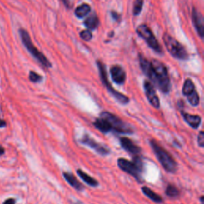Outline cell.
<instances>
[{
	"label": "cell",
	"mask_w": 204,
	"mask_h": 204,
	"mask_svg": "<svg viewBox=\"0 0 204 204\" xmlns=\"http://www.w3.org/2000/svg\"><path fill=\"white\" fill-rule=\"evenodd\" d=\"M163 41L167 51L172 57L183 61L188 59L189 55H188L186 48L174 37L171 36L168 33L165 32L163 34Z\"/></svg>",
	"instance_id": "277c9868"
},
{
	"label": "cell",
	"mask_w": 204,
	"mask_h": 204,
	"mask_svg": "<svg viewBox=\"0 0 204 204\" xmlns=\"http://www.w3.org/2000/svg\"><path fill=\"white\" fill-rule=\"evenodd\" d=\"M6 126V121L0 119V128H3Z\"/></svg>",
	"instance_id": "f546056e"
},
{
	"label": "cell",
	"mask_w": 204,
	"mask_h": 204,
	"mask_svg": "<svg viewBox=\"0 0 204 204\" xmlns=\"http://www.w3.org/2000/svg\"><path fill=\"white\" fill-rule=\"evenodd\" d=\"M91 11V7L89 4L83 3L82 5L78 6L75 9V15L77 18H82L85 16H86Z\"/></svg>",
	"instance_id": "44dd1931"
},
{
	"label": "cell",
	"mask_w": 204,
	"mask_h": 204,
	"mask_svg": "<svg viewBox=\"0 0 204 204\" xmlns=\"http://www.w3.org/2000/svg\"><path fill=\"white\" fill-rule=\"evenodd\" d=\"M143 5H144V0H135V2L133 3L132 12L135 14H140L142 11Z\"/></svg>",
	"instance_id": "603a6c76"
},
{
	"label": "cell",
	"mask_w": 204,
	"mask_h": 204,
	"mask_svg": "<svg viewBox=\"0 0 204 204\" xmlns=\"http://www.w3.org/2000/svg\"><path fill=\"white\" fill-rule=\"evenodd\" d=\"M165 193L168 197L172 198V199H176V198H177L179 195V192L177 189V187L172 184L167 185V188H166Z\"/></svg>",
	"instance_id": "7402d4cb"
},
{
	"label": "cell",
	"mask_w": 204,
	"mask_h": 204,
	"mask_svg": "<svg viewBox=\"0 0 204 204\" xmlns=\"http://www.w3.org/2000/svg\"><path fill=\"white\" fill-rule=\"evenodd\" d=\"M19 34L20 37H21L22 42V43L24 44L26 48L27 49V50L30 52V54H31L42 66H44V67L46 68H48V69L49 68H51L52 64L50 63V62L48 59L46 58V56H45L42 52L39 51L35 46H34L32 41H31L30 34H28L27 30H24V29H20Z\"/></svg>",
	"instance_id": "5b68a950"
},
{
	"label": "cell",
	"mask_w": 204,
	"mask_h": 204,
	"mask_svg": "<svg viewBox=\"0 0 204 204\" xmlns=\"http://www.w3.org/2000/svg\"><path fill=\"white\" fill-rule=\"evenodd\" d=\"M81 144L86 145L88 147H89L90 148H92V150L96 152L97 153H98L101 156H107L110 153L109 149L107 148L105 146L101 145L99 143L97 142L96 140H93L91 137H89V135H85L82 139L80 140Z\"/></svg>",
	"instance_id": "9c48e42d"
},
{
	"label": "cell",
	"mask_w": 204,
	"mask_h": 204,
	"mask_svg": "<svg viewBox=\"0 0 204 204\" xmlns=\"http://www.w3.org/2000/svg\"><path fill=\"white\" fill-rule=\"evenodd\" d=\"M150 145L153 152L156 155V158L159 160L162 167L164 168L166 172L169 173H175L177 170V163L176 160L173 159L172 156L166 151L165 149L162 147L156 140H150Z\"/></svg>",
	"instance_id": "7a4b0ae2"
},
{
	"label": "cell",
	"mask_w": 204,
	"mask_h": 204,
	"mask_svg": "<svg viewBox=\"0 0 204 204\" xmlns=\"http://www.w3.org/2000/svg\"><path fill=\"white\" fill-rule=\"evenodd\" d=\"M192 21L193 24L195 26V28L197 31L198 34L201 38H203L204 37V21L203 17L200 14L199 11L193 8L192 11Z\"/></svg>",
	"instance_id": "7c38bea8"
},
{
	"label": "cell",
	"mask_w": 204,
	"mask_h": 204,
	"mask_svg": "<svg viewBox=\"0 0 204 204\" xmlns=\"http://www.w3.org/2000/svg\"><path fill=\"white\" fill-rule=\"evenodd\" d=\"M140 66L143 73L151 81V83L158 88L163 93H168L171 89V82L167 67L157 59L149 62L142 54L139 55Z\"/></svg>",
	"instance_id": "6da1fadb"
},
{
	"label": "cell",
	"mask_w": 204,
	"mask_h": 204,
	"mask_svg": "<svg viewBox=\"0 0 204 204\" xmlns=\"http://www.w3.org/2000/svg\"><path fill=\"white\" fill-rule=\"evenodd\" d=\"M182 92H183V95L186 96L187 97L192 96V94L196 92L195 84L193 83V82H192L191 79H187V80H185L184 83H183Z\"/></svg>",
	"instance_id": "d6986e66"
},
{
	"label": "cell",
	"mask_w": 204,
	"mask_h": 204,
	"mask_svg": "<svg viewBox=\"0 0 204 204\" xmlns=\"http://www.w3.org/2000/svg\"><path fill=\"white\" fill-rule=\"evenodd\" d=\"M137 34L142 39H144L147 46L156 53L163 54V49L160 45L157 39L155 37L152 30L146 24H140L137 28Z\"/></svg>",
	"instance_id": "ba28073f"
},
{
	"label": "cell",
	"mask_w": 204,
	"mask_h": 204,
	"mask_svg": "<svg viewBox=\"0 0 204 204\" xmlns=\"http://www.w3.org/2000/svg\"><path fill=\"white\" fill-rule=\"evenodd\" d=\"M97 65L98 69H99L100 77H101V82L103 83V85H105L106 89H108V92H110L112 96H113V97L115 98L120 104H121V105H127V104L129 102V99H128V97L124 95V94L121 93V92H118V91H117L115 89L112 88L110 82H108V77H107V73L105 65H104L101 61H97Z\"/></svg>",
	"instance_id": "52a82bcc"
},
{
	"label": "cell",
	"mask_w": 204,
	"mask_h": 204,
	"mask_svg": "<svg viewBox=\"0 0 204 204\" xmlns=\"http://www.w3.org/2000/svg\"><path fill=\"white\" fill-rule=\"evenodd\" d=\"M111 15H112V18H113L114 20H116V21H121V15H120L118 13L115 12V11H111Z\"/></svg>",
	"instance_id": "4316f807"
},
{
	"label": "cell",
	"mask_w": 204,
	"mask_h": 204,
	"mask_svg": "<svg viewBox=\"0 0 204 204\" xmlns=\"http://www.w3.org/2000/svg\"><path fill=\"white\" fill-rule=\"evenodd\" d=\"M198 144L201 147H204V133L202 131H201L198 136Z\"/></svg>",
	"instance_id": "484cf974"
},
{
	"label": "cell",
	"mask_w": 204,
	"mask_h": 204,
	"mask_svg": "<svg viewBox=\"0 0 204 204\" xmlns=\"http://www.w3.org/2000/svg\"><path fill=\"white\" fill-rule=\"evenodd\" d=\"M144 89L145 92V95L148 102L156 108H160V102L159 100L158 96L156 92L154 85L149 82V81H144Z\"/></svg>",
	"instance_id": "30bf717a"
},
{
	"label": "cell",
	"mask_w": 204,
	"mask_h": 204,
	"mask_svg": "<svg viewBox=\"0 0 204 204\" xmlns=\"http://www.w3.org/2000/svg\"><path fill=\"white\" fill-rule=\"evenodd\" d=\"M142 192L147 198H149V199H151L152 201H153L154 202H156V203H161V202H163V198H162L161 196H160L159 195H157L156 192H153L152 190H151V189L147 187H143Z\"/></svg>",
	"instance_id": "ffe728a7"
},
{
	"label": "cell",
	"mask_w": 204,
	"mask_h": 204,
	"mask_svg": "<svg viewBox=\"0 0 204 204\" xmlns=\"http://www.w3.org/2000/svg\"><path fill=\"white\" fill-rule=\"evenodd\" d=\"M3 204H15V200L14 199H8L3 202Z\"/></svg>",
	"instance_id": "f1b7e54d"
},
{
	"label": "cell",
	"mask_w": 204,
	"mask_h": 204,
	"mask_svg": "<svg viewBox=\"0 0 204 204\" xmlns=\"http://www.w3.org/2000/svg\"><path fill=\"white\" fill-rule=\"evenodd\" d=\"M63 4L66 6V8L68 9H70L72 7V3H71V0H62Z\"/></svg>",
	"instance_id": "83f0119b"
},
{
	"label": "cell",
	"mask_w": 204,
	"mask_h": 204,
	"mask_svg": "<svg viewBox=\"0 0 204 204\" xmlns=\"http://www.w3.org/2000/svg\"><path fill=\"white\" fill-rule=\"evenodd\" d=\"M181 114L184 121H186V123L189 126H191L194 129H198L199 128L201 121H202L200 116L192 115V114H189L187 112H184L183 111H182Z\"/></svg>",
	"instance_id": "5bb4252c"
},
{
	"label": "cell",
	"mask_w": 204,
	"mask_h": 204,
	"mask_svg": "<svg viewBox=\"0 0 204 204\" xmlns=\"http://www.w3.org/2000/svg\"><path fill=\"white\" fill-rule=\"evenodd\" d=\"M80 37L84 41L89 42L92 39V32H91V30H89V29H88V30H82V31H81Z\"/></svg>",
	"instance_id": "cb8c5ba5"
},
{
	"label": "cell",
	"mask_w": 204,
	"mask_h": 204,
	"mask_svg": "<svg viewBox=\"0 0 204 204\" xmlns=\"http://www.w3.org/2000/svg\"><path fill=\"white\" fill-rule=\"evenodd\" d=\"M100 117L106 120L110 124L112 131L121 134H132L133 129L129 124L123 121L121 118L109 112H102Z\"/></svg>",
	"instance_id": "8992f818"
},
{
	"label": "cell",
	"mask_w": 204,
	"mask_h": 204,
	"mask_svg": "<svg viewBox=\"0 0 204 204\" xmlns=\"http://www.w3.org/2000/svg\"><path fill=\"white\" fill-rule=\"evenodd\" d=\"M77 174L78 175V176H79L85 183H87L89 186L92 187H96L98 186V182L97 181L96 179L91 177L87 173H85V172H83V171L81 170V169L77 170Z\"/></svg>",
	"instance_id": "ac0fdd59"
},
{
	"label": "cell",
	"mask_w": 204,
	"mask_h": 204,
	"mask_svg": "<svg viewBox=\"0 0 204 204\" xmlns=\"http://www.w3.org/2000/svg\"><path fill=\"white\" fill-rule=\"evenodd\" d=\"M63 177L65 178L66 181L68 182L70 186L73 187L74 189L77 191H82L84 189V186L78 181L77 178L73 176L72 173H69V172H63Z\"/></svg>",
	"instance_id": "9a60e30c"
},
{
	"label": "cell",
	"mask_w": 204,
	"mask_h": 204,
	"mask_svg": "<svg viewBox=\"0 0 204 204\" xmlns=\"http://www.w3.org/2000/svg\"><path fill=\"white\" fill-rule=\"evenodd\" d=\"M200 200H201V203L203 204V196H201L200 198Z\"/></svg>",
	"instance_id": "1f68e13d"
},
{
	"label": "cell",
	"mask_w": 204,
	"mask_h": 204,
	"mask_svg": "<svg viewBox=\"0 0 204 204\" xmlns=\"http://www.w3.org/2000/svg\"><path fill=\"white\" fill-rule=\"evenodd\" d=\"M110 74L115 83L122 85L126 80V73L119 65H114L110 68Z\"/></svg>",
	"instance_id": "8fae6325"
},
{
	"label": "cell",
	"mask_w": 204,
	"mask_h": 204,
	"mask_svg": "<svg viewBox=\"0 0 204 204\" xmlns=\"http://www.w3.org/2000/svg\"><path fill=\"white\" fill-rule=\"evenodd\" d=\"M4 152H5V151H4V148L0 146V156H2Z\"/></svg>",
	"instance_id": "4dcf8cb0"
},
{
	"label": "cell",
	"mask_w": 204,
	"mask_h": 204,
	"mask_svg": "<svg viewBox=\"0 0 204 204\" xmlns=\"http://www.w3.org/2000/svg\"><path fill=\"white\" fill-rule=\"evenodd\" d=\"M29 79L30 82H34V83H37L42 81V77L41 75H39L38 73H35L34 71H30V74H29Z\"/></svg>",
	"instance_id": "d4e9b609"
},
{
	"label": "cell",
	"mask_w": 204,
	"mask_h": 204,
	"mask_svg": "<svg viewBox=\"0 0 204 204\" xmlns=\"http://www.w3.org/2000/svg\"><path fill=\"white\" fill-rule=\"evenodd\" d=\"M93 125L95 128H97L100 132L103 133H108L112 131V128H111L110 124H108V122L106 120L101 117L94 121Z\"/></svg>",
	"instance_id": "2e32d148"
},
{
	"label": "cell",
	"mask_w": 204,
	"mask_h": 204,
	"mask_svg": "<svg viewBox=\"0 0 204 204\" xmlns=\"http://www.w3.org/2000/svg\"><path fill=\"white\" fill-rule=\"evenodd\" d=\"M99 18H98L97 15L95 13L89 15L86 19L84 21V25L87 27L89 30H95L99 26Z\"/></svg>",
	"instance_id": "e0dca14e"
},
{
	"label": "cell",
	"mask_w": 204,
	"mask_h": 204,
	"mask_svg": "<svg viewBox=\"0 0 204 204\" xmlns=\"http://www.w3.org/2000/svg\"><path fill=\"white\" fill-rule=\"evenodd\" d=\"M120 143L123 148L126 152H128L130 154L133 155V156H138L141 152V149L139 146L135 144L130 139L127 138V137H121L120 138Z\"/></svg>",
	"instance_id": "4fadbf2b"
},
{
	"label": "cell",
	"mask_w": 204,
	"mask_h": 204,
	"mask_svg": "<svg viewBox=\"0 0 204 204\" xmlns=\"http://www.w3.org/2000/svg\"><path fill=\"white\" fill-rule=\"evenodd\" d=\"M117 165L123 172H126L135 178L139 182L142 181V173L144 171V163L139 156H134L132 160L120 158L117 160Z\"/></svg>",
	"instance_id": "3957f363"
}]
</instances>
